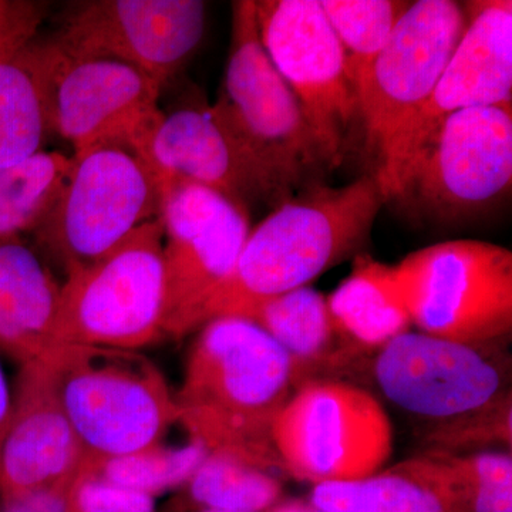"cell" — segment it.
<instances>
[{"label": "cell", "mask_w": 512, "mask_h": 512, "mask_svg": "<svg viewBox=\"0 0 512 512\" xmlns=\"http://www.w3.org/2000/svg\"><path fill=\"white\" fill-rule=\"evenodd\" d=\"M13 397L10 394L8 380L3 373L2 363H0V441L3 439L6 429L12 416Z\"/></svg>", "instance_id": "obj_33"}, {"label": "cell", "mask_w": 512, "mask_h": 512, "mask_svg": "<svg viewBox=\"0 0 512 512\" xmlns=\"http://www.w3.org/2000/svg\"><path fill=\"white\" fill-rule=\"evenodd\" d=\"M60 286L22 237L0 241V352L20 366L55 345Z\"/></svg>", "instance_id": "obj_21"}, {"label": "cell", "mask_w": 512, "mask_h": 512, "mask_svg": "<svg viewBox=\"0 0 512 512\" xmlns=\"http://www.w3.org/2000/svg\"><path fill=\"white\" fill-rule=\"evenodd\" d=\"M309 504L325 512H470L457 468L436 451L360 480L313 485Z\"/></svg>", "instance_id": "obj_20"}, {"label": "cell", "mask_w": 512, "mask_h": 512, "mask_svg": "<svg viewBox=\"0 0 512 512\" xmlns=\"http://www.w3.org/2000/svg\"><path fill=\"white\" fill-rule=\"evenodd\" d=\"M215 117L286 201L330 167L305 114L266 56L254 0L232 3L231 45Z\"/></svg>", "instance_id": "obj_4"}, {"label": "cell", "mask_w": 512, "mask_h": 512, "mask_svg": "<svg viewBox=\"0 0 512 512\" xmlns=\"http://www.w3.org/2000/svg\"><path fill=\"white\" fill-rule=\"evenodd\" d=\"M45 3L30 0H0V45L37 35L45 19Z\"/></svg>", "instance_id": "obj_31"}, {"label": "cell", "mask_w": 512, "mask_h": 512, "mask_svg": "<svg viewBox=\"0 0 512 512\" xmlns=\"http://www.w3.org/2000/svg\"><path fill=\"white\" fill-rule=\"evenodd\" d=\"M311 504L302 503V501H286V503H278L266 512H312Z\"/></svg>", "instance_id": "obj_34"}, {"label": "cell", "mask_w": 512, "mask_h": 512, "mask_svg": "<svg viewBox=\"0 0 512 512\" xmlns=\"http://www.w3.org/2000/svg\"><path fill=\"white\" fill-rule=\"evenodd\" d=\"M383 204L372 174L343 187L313 185L281 202L249 231L234 272L205 306L202 326L309 286L329 269L365 254Z\"/></svg>", "instance_id": "obj_2"}, {"label": "cell", "mask_w": 512, "mask_h": 512, "mask_svg": "<svg viewBox=\"0 0 512 512\" xmlns=\"http://www.w3.org/2000/svg\"><path fill=\"white\" fill-rule=\"evenodd\" d=\"M74 478L76 477L50 487L5 498L2 500L0 512H67V498Z\"/></svg>", "instance_id": "obj_32"}, {"label": "cell", "mask_w": 512, "mask_h": 512, "mask_svg": "<svg viewBox=\"0 0 512 512\" xmlns=\"http://www.w3.org/2000/svg\"><path fill=\"white\" fill-rule=\"evenodd\" d=\"M239 316L265 330L288 355L296 389L318 380L352 382L369 373L372 359L339 332L326 296L311 286L256 303Z\"/></svg>", "instance_id": "obj_19"}, {"label": "cell", "mask_w": 512, "mask_h": 512, "mask_svg": "<svg viewBox=\"0 0 512 512\" xmlns=\"http://www.w3.org/2000/svg\"><path fill=\"white\" fill-rule=\"evenodd\" d=\"M39 360L82 448V468L158 446L180 419L163 373L138 350L57 343Z\"/></svg>", "instance_id": "obj_3"}, {"label": "cell", "mask_w": 512, "mask_h": 512, "mask_svg": "<svg viewBox=\"0 0 512 512\" xmlns=\"http://www.w3.org/2000/svg\"><path fill=\"white\" fill-rule=\"evenodd\" d=\"M512 184V101L458 111L403 171L393 197L423 220L454 225L483 217Z\"/></svg>", "instance_id": "obj_7"}, {"label": "cell", "mask_w": 512, "mask_h": 512, "mask_svg": "<svg viewBox=\"0 0 512 512\" xmlns=\"http://www.w3.org/2000/svg\"><path fill=\"white\" fill-rule=\"evenodd\" d=\"M49 50L46 40L0 53V170L43 151L49 121Z\"/></svg>", "instance_id": "obj_22"}, {"label": "cell", "mask_w": 512, "mask_h": 512, "mask_svg": "<svg viewBox=\"0 0 512 512\" xmlns=\"http://www.w3.org/2000/svg\"><path fill=\"white\" fill-rule=\"evenodd\" d=\"M312 512H325V511H318V510H315V508H313Z\"/></svg>", "instance_id": "obj_37"}, {"label": "cell", "mask_w": 512, "mask_h": 512, "mask_svg": "<svg viewBox=\"0 0 512 512\" xmlns=\"http://www.w3.org/2000/svg\"><path fill=\"white\" fill-rule=\"evenodd\" d=\"M426 451L466 454L467 451L490 446H512V397L493 409L421 430Z\"/></svg>", "instance_id": "obj_29"}, {"label": "cell", "mask_w": 512, "mask_h": 512, "mask_svg": "<svg viewBox=\"0 0 512 512\" xmlns=\"http://www.w3.org/2000/svg\"><path fill=\"white\" fill-rule=\"evenodd\" d=\"M466 26V6L454 0L412 2L397 23L357 90L373 173L397 134L430 99Z\"/></svg>", "instance_id": "obj_13"}, {"label": "cell", "mask_w": 512, "mask_h": 512, "mask_svg": "<svg viewBox=\"0 0 512 512\" xmlns=\"http://www.w3.org/2000/svg\"><path fill=\"white\" fill-rule=\"evenodd\" d=\"M467 26L430 99L394 138L372 175L389 202L407 165L458 111L512 101V2L466 3Z\"/></svg>", "instance_id": "obj_16"}, {"label": "cell", "mask_w": 512, "mask_h": 512, "mask_svg": "<svg viewBox=\"0 0 512 512\" xmlns=\"http://www.w3.org/2000/svg\"><path fill=\"white\" fill-rule=\"evenodd\" d=\"M67 512H157L156 498L80 470L67 498Z\"/></svg>", "instance_id": "obj_30"}, {"label": "cell", "mask_w": 512, "mask_h": 512, "mask_svg": "<svg viewBox=\"0 0 512 512\" xmlns=\"http://www.w3.org/2000/svg\"><path fill=\"white\" fill-rule=\"evenodd\" d=\"M158 214L160 188L146 161L124 147H97L73 154L59 197L33 234L67 276Z\"/></svg>", "instance_id": "obj_9"}, {"label": "cell", "mask_w": 512, "mask_h": 512, "mask_svg": "<svg viewBox=\"0 0 512 512\" xmlns=\"http://www.w3.org/2000/svg\"><path fill=\"white\" fill-rule=\"evenodd\" d=\"M291 359L265 330L241 316L198 329L175 394L191 441L208 454L284 473L274 444L276 417L295 392Z\"/></svg>", "instance_id": "obj_1"}, {"label": "cell", "mask_w": 512, "mask_h": 512, "mask_svg": "<svg viewBox=\"0 0 512 512\" xmlns=\"http://www.w3.org/2000/svg\"><path fill=\"white\" fill-rule=\"evenodd\" d=\"M49 50L50 130L73 146L74 154L119 146L143 158L163 117L161 90L136 67L106 59H73L46 40Z\"/></svg>", "instance_id": "obj_15"}, {"label": "cell", "mask_w": 512, "mask_h": 512, "mask_svg": "<svg viewBox=\"0 0 512 512\" xmlns=\"http://www.w3.org/2000/svg\"><path fill=\"white\" fill-rule=\"evenodd\" d=\"M183 488L191 508L227 512H266L282 495L275 474L217 454H208Z\"/></svg>", "instance_id": "obj_25"}, {"label": "cell", "mask_w": 512, "mask_h": 512, "mask_svg": "<svg viewBox=\"0 0 512 512\" xmlns=\"http://www.w3.org/2000/svg\"><path fill=\"white\" fill-rule=\"evenodd\" d=\"M83 463L82 448L42 362L20 366L12 416L0 441V498L69 480Z\"/></svg>", "instance_id": "obj_18"}, {"label": "cell", "mask_w": 512, "mask_h": 512, "mask_svg": "<svg viewBox=\"0 0 512 512\" xmlns=\"http://www.w3.org/2000/svg\"><path fill=\"white\" fill-rule=\"evenodd\" d=\"M345 52L356 90L389 42L412 2L399 0H319Z\"/></svg>", "instance_id": "obj_26"}, {"label": "cell", "mask_w": 512, "mask_h": 512, "mask_svg": "<svg viewBox=\"0 0 512 512\" xmlns=\"http://www.w3.org/2000/svg\"><path fill=\"white\" fill-rule=\"evenodd\" d=\"M207 457L208 451L195 441L183 447H163L158 444L82 470L128 490L156 498L164 491L184 487Z\"/></svg>", "instance_id": "obj_27"}, {"label": "cell", "mask_w": 512, "mask_h": 512, "mask_svg": "<svg viewBox=\"0 0 512 512\" xmlns=\"http://www.w3.org/2000/svg\"><path fill=\"white\" fill-rule=\"evenodd\" d=\"M143 160L167 181H190L224 195L251 215L256 205L274 210L282 200L238 141L215 117L211 104L191 103L163 113Z\"/></svg>", "instance_id": "obj_17"}, {"label": "cell", "mask_w": 512, "mask_h": 512, "mask_svg": "<svg viewBox=\"0 0 512 512\" xmlns=\"http://www.w3.org/2000/svg\"><path fill=\"white\" fill-rule=\"evenodd\" d=\"M201 0H87L64 10L50 39L73 59L114 60L165 86L201 45Z\"/></svg>", "instance_id": "obj_14"}, {"label": "cell", "mask_w": 512, "mask_h": 512, "mask_svg": "<svg viewBox=\"0 0 512 512\" xmlns=\"http://www.w3.org/2000/svg\"><path fill=\"white\" fill-rule=\"evenodd\" d=\"M274 444L285 474L313 485L372 476L393 454L392 420L379 397L346 380L293 392L276 417Z\"/></svg>", "instance_id": "obj_8"}, {"label": "cell", "mask_w": 512, "mask_h": 512, "mask_svg": "<svg viewBox=\"0 0 512 512\" xmlns=\"http://www.w3.org/2000/svg\"><path fill=\"white\" fill-rule=\"evenodd\" d=\"M393 266L420 333L507 348L512 333L510 249L456 239L419 249Z\"/></svg>", "instance_id": "obj_6"}, {"label": "cell", "mask_w": 512, "mask_h": 512, "mask_svg": "<svg viewBox=\"0 0 512 512\" xmlns=\"http://www.w3.org/2000/svg\"><path fill=\"white\" fill-rule=\"evenodd\" d=\"M384 399L424 429L467 419L511 399L507 348L407 332L370 360Z\"/></svg>", "instance_id": "obj_10"}, {"label": "cell", "mask_w": 512, "mask_h": 512, "mask_svg": "<svg viewBox=\"0 0 512 512\" xmlns=\"http://www.w3.org/2000/svg\"><path fill=\"white\" fill-rule=\"evenodd\" d=\"M164 312V232L156 218L64 278L53 340L140 352L165 338Z\"/></svg>", "instance_id": "obj_5"}, {"label": "cell", "mask_w": 512, "mask_h": 512, "mask_svg": "<svg viewBox=\"0 0 512 512\" xmlns=\"http://www.w3.org/2000/svg\"><path fill=\"white\" fill-rule=\"evenodd\" d=\"M33 37H22V39L12 40V42L5 43V45H0V53L5 52V50L10 49V47L20 45V43L29 42Z\"/></svg>", "instance_id": "obj_35"}, {"label": "cell", "mask_w": 512, "mask_h": 512, "mask_svg": "<svg viewBox=\"0 0 512 512\" xmlns=\"http://www.w3.org/2000/svg\"><path fill=\"white\" fill-rule=\"evenodd\" d=\"M326 301L339 332L369 359L413 326L394 266L367 254Z\"/></svg>", "instance_id": "obj_23"}, {"label": "cell", "mask_w": 512, "mask_h": 512, "mask_svg": "<svg viewBox=\"0 0 512 512\" xmlns=\"http://www.w3.org/2000/svg\"><path fill=\"white\" fill-rule=\"evenodd\" d=\"M466 485L470 512H512L511 451L448 454Z\"/></svg>", "instance_id": "obj_28"}, {"label": "cell", "mask_w": 512, "mask_h": 512, "mask_svg": "<svg viewBox=\"0 0 512 512\" xmlns=\"http://www.w3.org/2000/svg\"><path fill=\"white\" fill-rule=\"evenodd\" d=\"M72 157L40 151L15 167L0 170V241L35 232L59 197Z\"/></svg>", "instance_id": "obj_24"}, {"label": "cell", "mask_w": 512, "mask_h": 512, "mask_svg": "<svg viewBox=\"0 0 512 512\" xmlns=\"http://www.w3.org/2000/svg\"><path fill=\"white\" fill-rule=\"evenodd\" d=\"M266 56L318 138L330 170L338 168L359 123V99L345 52L319 0H254Z\"/></svg>", "instance_id": "obj_11"}, {"label": "cell", "mask_w": 512, "mask_h": 512, "mask_svg": "<svg viewBox=\"0 0 512 512\" xmlns=\"http://www.w3.org/2000/svg\"><path fill=\"white\" fill-rule=\"evenodd\" d=\"M187 512H227V511H217V510H207V508H190Z\"/></svg>", "instance_id": "obj_36"}, {"label": "cell", "mask_w": 512, "mask_h": 512, "mask_svg": "<svg viewBox=\"0 0 512 512\" xmlns=\"http://www.w3.org/2000/svg\"><path fill=\"white\" fill-rule=\"evenodd\" d=\"M164 232V335L202 326L205 306L234 272L251 218L224 195L190 181L160 185Z\"/></svg>", "instance_id": "obj_12"}]
</instances>
